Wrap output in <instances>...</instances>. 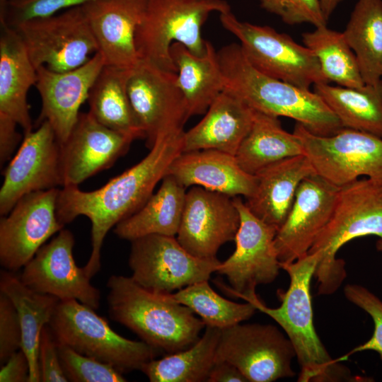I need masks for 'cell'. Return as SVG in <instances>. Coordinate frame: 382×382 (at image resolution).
Returning a JSON list of instances; mask_svg holds the SVG:
<instances>
[{"mask_svg":"<svg viewBox=\"0 0 382 382\" xmlns=\"http://www.w3.org/2000/svg\"><path fill=\"white\" fill-rule=\"evenodd\" d=\"M18 124L11 118L0 115V163L1 166L10 160L21 136L17 131Z\"/></svg>","mask_w":382,"mask_h":382,"instance_id":"ee69618b","label":"cell"},{"mask_svg":"<svg viewBox=\"0 0 382 382\" xmlns=\"http://www.w3.org/2000/svg\"><path fill=\"white\" fill-rule=\"evenodd\" d=\"M221 329L206 325L202 337L189 348L151 359L141 371L151 382L207 381L215 363Z\"/></svg>","mask_w":382,"mask_h":382,"instance_id":"836d02e7","label":"cell"},{"mask_svg":"<svg viewBox=\"0 0 382 382\" xmlns=\"http://www.w3.org/2000/svg\"><path fill=\"white\" fill-rule=\"evenodd\" d=\"M107 286L111 318L157 351L169 354L189 348L206 326L190 308L172 300L168 294L145 289L131 277L112 275Z\"/></svg>","mask_w":382,"mask_h":382,"instance_id":"3957f363","label":"cell"},{"mask_svg":"<svg viewBox=\"0 0 382 382\" xmlns=\"http://www.w3.org/2000/svg\"><path fill=\"white\" fill-rule=\"evenodd\" d=\"M255 110L238 97L224 90L204 117L183 134V152L214 149L236 156L250 132Z\"/></svg>","mask_w":382,"mask_h":382,"instance_id":"603a6c76","label":"cell"},{"mask_svg":"<svg viewBox=\"0 0 382 382\" xmlns=\"http://www.w3.org/2000/svg\"><path fill=\"white\" fill-rule=\"evenodd\" d=\"M344 294L348 301L367 313L374 325L371 337L350 353L374 351L382 359V301L368 289L359 284L346 285Z\"/></svg>","mask_w":382,"mask_h":382,"instance_id":"f35d334b","label":"cell"},{"mask_svg":"<svg viewBox=\"0 0 382 382\" xmlns=\"http://www.w3.org/2000/svg\"><path fill=\"white\" fill-rule=\"evenodd\" d=\"M127 92L149 149L161 136L183 129L190 117L177 73L151 62L139 59L129 69Z\"/></svg>","mask_w":382,"mask_h":382,"instance_id":"5bb4252c","label":"cell"},{"mask_svg":"<svg viewBox=\"0 0 382 382\" xmlns=\"http://www.w3.org/2000/svg\"><path fill=\"white\" fill-rule=\"evenodd\" d=\"M240 214L233 197L192 186L186 192L176 238L191 255L202 259L216 258L221 245L235 241Z\"/></svg>","mask_w":382,"mask_h":382,"instance_id":"e0dca14e","label":"cell"},{"mask_svg":"<svg viewBox=\"0 0 382 382\" xmlns=\"http://www.w3.org/2000/svg\"><path fill=\"white\" fill-rule=\"evenodd\" d=\"M55 341L114 366L121 373L141 370L154 348L115 332L94 309L76 301H59L48 324Z\"/></svg>","mask_w":382,"mask_h":382,"instance_id":"52a82bcc","label":"cell"},{"mask_svg":"<svg viewBox=\"0 0 382 382\" xmlns=\"http://www.w3.org/2000/svg\"><path fill=\"white\" fill-rule=\"evenodd\" d=\"M293 345L277 327L241 324L221 329L215 361H226L250 382H272L295 375Z\"/></svg>","mask_w":382,"mask_h":382,"instance_id":"4fadbf2b","label":"cell"},{"mask_svg":"<svg viewBox=\"0 0 382 382\" xmlns=\"http://www.w3.org/2000/svg\"><path fill=\"white\" fill-rule=\"evenodd\" d=\"M30 366L22 349L12 354L0 370L1 382H28Z\"/></svg>","mask_w":382,"mask_h":382,"instance_id":"7bdbcfd3","label":"cell"},{"mask_svg":"<svg viewBox=\"0 0 382 382\" xmlns=\"http://www.w3.org/2000/svg\"><path fill=\"white\" fill-rule=\"evenodd\" d=\"M168 295L174 301L197 313L206 325L220 329L241 323L257 311L250 302L238 303L222 297L210 286L208 280L188 285Z\"/></svg>","mask_w":382,"mask_h":382,"instance_id":"d590c367","label":"cell"},{"mask_svg":"<svg viewBox=\"0 0 382 382\" xmlns=\"http://www.w3.org/2000/svg\"><path fill=\"white\" fill-rule=\"evenodd\" d=\"M13 28L36 69L44 66L57 72L72 70L98 52L82 6L29 20Z\"/></svg>","mask_w":382,"mask_h":382,"instance_id":"9c48e42d","label":"cell"},{"mask_svg":"<svg viewBox=\"0 0 382 382\" xmlns=\"http://www.w3.org/2000/svg\"><path fill=\"white\" fill-rule=\"evenodd\" d=\"M168 174L185 188L199 186L230 197H249L256 178L241 168L234 155L214 149L182 152Z\"/></svg>","mask_w":382,"mask_h":382,"instance_id":"cb8c5ba5","label":"cell"},{"mask_svg":"<svg viewBox=\"0 0 382 382\" xmlns=\"http://www.w3.org/2000/svg\"><path fill=\"white\" fill-rule=\"evenodd\" d=\"M342 1V0H320L323 13L327 21Z\"/></svg>","mask_w":382,"mask_h":382,"instance_id":"bcb514c9","label":"cell"},{"mask_svg":"<svg viewBox=\"0 0 382 382\" xmlns=\"http://www.w3.org/2000/svg\"><path fill=\"white\" fill-rule=\"evenodd\" d=\"M231 10L224 0H148L135 42L139 59L151 62L177 73L170 56L173 43L185 45L191 52L205 53L207 40L202 28L213 12Z\"/></svg>","mask_w":382,"mask_h":382,"instance_id":"8992f818","label":"cell"},{"mask_svg":"<svg viewBox=\"0 0 382 382\" xmlns=\"http://www.w3.org/2000/svg\"><path fill=\"white\" fill-rule=\"evenodd\" d=\"M208 382H246L248 381L240 370L226 361H215L209 373Z\"/></svg>","mask_w":382,"mask_h":382,"instance_id":"f6af8a7d","label":"cell"},{"mask_svg":"<svg viewBox=\"0 0 382 382\" xmlns=\"http://www.w3.org/2000/svg\"><path fill=\"white\" fill-rule=\"evenodd\" d=\"M0 291L12 301L18 312L22 330L21 349L28 357L30 366L28 382H40V337L44 326L50 323L59 300L33 290L11 271L1 272Z\"/></svg>","mask_w":382,"mask_h":382,"instance_id":"83f0119b","label":"cell"},{"mask_svg":"<svg viewBox=\"0 0 382 382\" xmlns=\"http://www.w3.org/2000/svg\"><path fill=\"white\" fill-rule=\"evenodd\" d=\"M233 200L241 219L236 249L216 271L226 277L230 286L217 284L227 293L248 301L257 296L258 285L272 283L279 274L281 266L274 246L277 229L256 217L241 197Z\"/></svg>","mask_w":382,"mask_h":382,"instance_id":"7c38bea8","label":"cell"},{"mask_svg":"<svg viewBox=\"0 0 382 382\" xmlns=\"http://www.w3.org/2000/svg\"><path fill=\"white\" fill-rule=\"evenodd\" d=\"M59 189L21 198L0 221V263L9 271L23 267L47 241L64 228L57 215Z\"/></svg>","mask_w":382,"mask_h":382,"instance_id":"2e32d148","label":"cell"},{"mask_svg":"<svg viewBox=\"0 0 382 382\" xmlns=\"http://www.w3.org/2000/svg\"><path fill=\"white\" fill-rule=\"evenodd\" d=\"M0 115L20 126L23 134L33 130L28 93L37 81L33 64L17 31L0 20Z\"/></svg>","mask_w":382,"mask_h":382,"instance_id":"484cf974","label":"cell"},{"mask_svg":"<svg viewBox=\"0 0 382 382\" xmlns=\"http://www.w3.org/2000/svg\"><path fill=\"white\" fill-rule=\"evenodd\" d=\"M129 69L105 64L92 86L87 101L88 112L98 122L135 140L144 139V134L127 92Z\"/></svg>","mask_w":382,"mask_h":382,"instance_id":"f546056e","label":"cell"},{"mask_svg":"<svg viewBox=\"0 0 382 382\" xmlns=\"http://www.w3.org/2000/svg\"><path fill=\"white\" fill-rule=\"evenodd\" d=\"M305 155L318 175L340 187L359 178L382 177V138L343 127L336 133L317 135L296 123Z\"/></svg>","mask_w":382,"mask_h":382,"instance_id":"30bf717a","label":"cell"},{"mask_svg":"<svg viewBox=\"0 0 382 382\" xmlns=\"http://www.w3.org/2000/svg\"><path fill=\"white\" fill-rule=\"evenodd\" d=\"M315 173L305 154L274 163L255 175V190L245 204L256 217L278 230L291 208L300 183Z\"/></svg>","mask_w":382,"mask_h":382,"instance_id":"d4e9b609","label":"cell"},{"mask_svg":"<svg viewBox=\"0 0 382 382\" xmlns=\"http://www.w3.org/2000/svg\"><path fill=\"white\" fill-rule=\"evenodd\" d=\"M96 0H0V20L11 27L48 17Z\"/></svg>","mask_w":382,"mask_h":382,"instance_id":"74e56055","label":"cell"},{"mask_svg":"<svg viewBox=\"0 0 382 382\" xmlns=\"http://www.w3.org/2000/svg\"><path fill=\"white\" fill-rule=\"evenodd\" d=\"M265 11L293 25L310 23L315 27L327 25L320 0H260Z\"/></svg>","mask_w":382,"mask_h":382,"instance_id":"ab89813d","label":"cell"},{"mask_svg":"<svg viewBox=\"0 0 382 382\" xmlns=\"http://www.w3.org/2000/svg\"><path fill=\"white\" fill-rule=\"evenodd\" d=\"M303 45L311 50L318 59L321 71L328 81L338 86L360 88L365 85L356 56L343 32L328 28L315 27L302 34Z\"/></svg>","mask_w":382,"mask_h":382,"instance_id":"e575fe53","label":"cell"},{"mask_svg":"<svg viewBox=\"0 0 382 382\" xmlns=\"http://www.w3.org/2000/svg\"><path fill=\"white\" fill-rule=\"evenodd\" d=\"M38 364L40 381H69L62 369L57 342L49 325L42 328L38 348Z\"/></svg>","mask_w":382,"mask_h":382,"instance_id":"b9f144b4","label":"cell"},{"mask_svg":"<svg viewBox=\"0 0 382 382\" xmlns=\"http://www.w3.org/2000/svg\"><path fill=\"white\" fill-rule=\"evenodd\" d=\"M338 190L316 173L301 181L274 238L280 263L292 262L308 254L330 219Z\"/></svg>","mask_w":382,"mask_h":382,"instance_id":"d6986e66","label":"cell"},{"mask_svg":"<svg viewBox=\"0 0 382 382\" xmlns=\"http://www.w3.org/2000/svg\"><path fill=\"white\" fill-rule=\"evenodd\" d=\"M365 84L382 77V0H358L343 31Z\"/></svg>","mask_w":382,"mask_h":382,"instance_id":"d6a6232c","label":"cell"},{"mask_svg":"<svg viewBox=\"0 0 382 382\" xmlns=\"http://www.w3.org/2000/svg\"><path fill=\"white\" fill-rule=\"evenodd\" d=\"M376 248L378 251L382 252V239L379 238L376 243Z\"/></svg>","mask_w":382,"mask_h":382,"instance_id":"7dc6e473","label":"cell"},{"mask_svg":"<svg viewBox=\"0 0 382 382\" xmlns=\"http://www.w3.org/2000/svg\"><path fill=\"white\" fill-rule=\"evenodd\" d=\"M63 187L61 144L50 125L44 121L25 134L4 172L0 189V214H8L23 196Z\"/></svg>","mask_w":382,"mask_h":382,"instance_id":"9a60e30c","label":"cell"},{"mask_svg":"<svg viewBox=\"0 0 382 382\" xmlns=\"http://www.w3.org/2000/svg\"><path fill=\"white\" fill-rule=\"evenodd\" d=\"M170 56L177 69V83L190 117L204 114L224 90L218 52L209 41L206 42L205 53L201 56L175 42L170 47Z\"/></svg>","mask_w":382,"mask_h":382,"instance_id":"4316f807","label":"cell"},{"mask_svg":"<svg viewBox=\"0 0 382 382\" xmlns=\"http://www.w3.org/2000/svg\"><path fill=\"white\" fill-rule=\"evenodd\" d=\"M133 141L103 125L89 112H80L68 139L61 144L63 186H79L109 168L127 152Z\"/></svg>","mask_w":382,"mask_h":382,"instance_id":"44dd1931","label":"cell"},{"mask_svg":"<svg viewBox=\"0 0 382 382\" xmlns=\"http://www.w3.org/2000/svg\"><path fill=\"white\" fill-rule=\"evenodd\" d=\"M148 0H96L82 6L106 65L129 69L139 61L135 36Z\"/></svg>","mask_w":382,"mask_h":382,"instance_id":"7402d4cb","label":"cell"},{"mask_svg":"<svg viewBox=\"0 0 382 382\" xmlns=\"http://www.w3.org/2000/svg\"><path fill=\"white\" fill-rule=\"evenodd\" d=\"M22 342V330L12 301L0 293V362L4 364L10 356L19 350Z\"/></svg>","mask_w":382,"mask_h":382,"instance_id":"60d3db41","label":"cell"},{"mask_svg":"<svg viewBox=\"0 0 382 382\" xmlns=\"http://www.w3.org/2000/svg\"><path fill=\"white\" fill-rule=\"evenodd\" d=\"M57 345L61 365L69 381H127L123 374L112 365L80 354L64 345L57 342Z\"/></svg>","mask_w":382,"mask_h":382,"instance_id":"8d00e7d4","label":"cell"},{"mask_svg":"<svg viewBox=\"0 0 382 382\" xmlns=\"http://www.w3.org/2000/svg\"><path fill=\"white\" fill-rule=\"evenodd\" d=\"M219 19L238 40L249 62L262 73L304 89L329 83L313 51L289 35L241 21L231 10L219 13Z\"/></svg>","mask_w":382,"mask_h":382,"instance_id":"ba28073f","label":"cell"},{"mask_svg":"<svg viewBox=\"0 0 382 382\" xmlns=\"http://www.w3.org/2000/svg\"><path fill=\"white\" fill-rule=\"evenodd\" d=\"M317 262L318 255L308 253L292 262L280 263L290 283L286 291L279 294V307L269 308L257 296L247 301L272 318L286 333L300 366V382L338 381L349 376V371L329 354L313 324L311 283Z\"/></svg>","mask_w":382,"mask_h":382,"instance_id":"277c9868","label":"cell"},{"mask_svg":"<svg viewBox=\"0 0 382 382\" xmlns=\"http://www.w3.org/2000/svg\"><path fill=\"white\" fill-rule=\"evenodd\" d=\"M128 263L136 283L153 291L170 294L208 280L221 262L191 255L175 236L151 234L131 241Z\"/></svg>","mask_w":382,"mask_h":382,"instance_id":"8fae6325","label":"cell"},{"mask_svg":"<svg viewBox=\"0 0 382 382\" xmlns=\"http://www.w3.org/2000/svg\"><path fill=\"white\" fill-rule=\"evenodd\" d=\"M105 65L100 52L72 70L57 72L42 66L37 69V88L41 99L37 125L46 121L60 144L68 139L75 126L81 105Z\"/></svg>","mask_w":382,"mask_h":382,"instance_id":"ffe728a7","label":"cell"},{"mask_svg":"<svg viewBox=\"0 0 382 382\" xmlns=\"http://www.w3.org/2000/svg\"><path fill=\"white\" fill-rule=\"evenodd\" d=\"M183 134L181 129L161 136L139 162L97 190L83 191L78 185L59 190V221L65 225L83 215L91 222L92 250L83 267L90 279L100 270L101 248L109 230L138 211L151 196L183 152Z\"/></svg>","mask_w":382,"mask_h":382,"instance_id":"6da1fadb","label":"cell"},{"mask_svg":"<svg viewBox=\"0 0 382 382\" xmlns=\"http://www.w3.org/2000/svg\"><path fill=\"white\" fill-rule=\"evenodd\" d=\"M374 235L382 239V177L357 179L339 187L330 219L308 253L318 255V294L335 292L346 277L337 251L347 242Z\"/></svg>","mask_w":382,"mask_h":382,"instance_id":"5b68a950","label":"cell"},{"mask_svg":"<svg viewBox=\"0 0 382 382\" xmlns=\"http://www.w3.org/2000/svg\"><path fill=\"white\" fill-rule=\"evenodd\" d=\"M217 52L224 90L254 110L293 119L317 135H331L343 128L317 93L262 73L249 62L239 44L227 45Z\"/></svg>","mask_w":382,"mask_h":382,"instance_id":"7a4b0ae2","label":"cell"},{"mask_svg":"<svg viewBox=\"0 0 382 382\" xmlns=\"http://www.w3.org/2000/svg\"><path fill=\"white\" fill-rule=\"evenodd\" d=\"M186 192L183 185L167 174L157 191L138 211L119 222L114 233L120 238L129 241L151 234L175 236Z\"/></svg>","mask_w":382,"mask_h":382,"instance_id":"f1b7e54d","label":"cell"},{"mask_svg":"<svg viewBox=\"0 0 382 382\" xmlns=\"http://www.w3.org/2000/svg\"><path fill=\"white\" fill-rule=\"evenodd\" d=\"M74 243L73 233L62 228L23 267L20 278L37 292L59 301L76 300L96 310L100 306V292L91 284L83 267L76 264Z\"/></svg>","mask_w":382,"mask_h":382,"instance_id":"ac0fdd59","label":"cell"},{"mask_svg":"<svg viewBox=\"0 0 382 382\" xmlns=\"http://www.w3.org/2000/svg\"><path fill=\"white\" fill-rule=\"evenodd\" d=\"M302 154L300 138L284 129L279 117L255 110L251 129L235 156L242 169L255 175L274 163Z\"/></svg>","mask_w":382,"mask_h":382,"instance_id":"4dcf8cb0","label":"cell"},{"mask_svg":"<svg viewBox=\"0 0 382 382\" xmlns=\"http://www.w3.org/2000/svg\"><path fill=\"white\" fill-rule=\"evenodd\" d=\"M313 91L335 113L343 127L382 138V79L360 88L318 83L313 86Z\"/></svg>","mask_w":382,"mask_h":382,"instance_id":"1f68e13d","label":"cell"}]
</instances>
